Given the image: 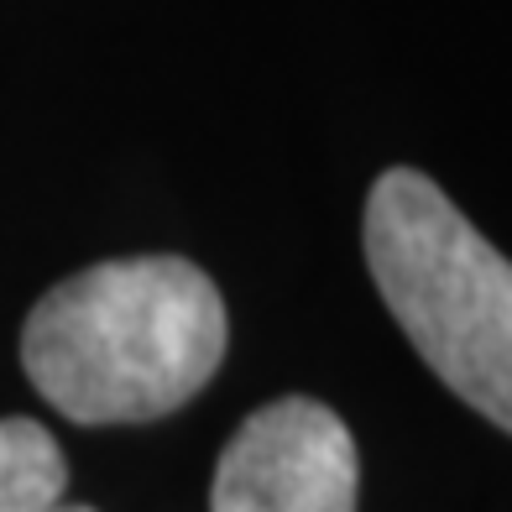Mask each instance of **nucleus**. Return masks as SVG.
Masks as SVG:
<instances>
[{
  "mask_svg": "<svg viewBox=\"0 0 512 512\" xmlns=\"http://www.w3.org/2000/svg\"><path fill=\"white\" fill-rule=\"evenodd\" d=\"M225 356V304L183 256H126L63 277L27 314L21 366L74 424H147L194 398Z\"/></svg>",
  "mask_w": 512,
  "mask_h": 512,
  "instance_id": "obj_1",
  "label": "nucleus"
},
{
  "mask_svg": "<svg viewBox=\"0 0 512 512\" xmlns=\"http://www.w3.org/2000/svg\"><path fill=\"white\" fill-rule=\"evenodd\" d=\"M366 267L413 351L512 434V262L434 178L392 168L366 199Z\"/></svg>",
  "mask_w": 512,
  "mask_h": 512,
  "instance_id": "obj_2",
  "label": "nucleus"
},
{
  "mask_svg": "<svg viewBox=\"0 0 512 512\" xmlns=\"http://www.w3.org/2000/svg\"><path fill=\"white\" fill-rule=\"evenodd\" d=\"M356 439L314 398L256 408L220 450L209 512H356Z\"/></svg>",
  "mask_w": 512,
  "mask_h": 512,
  "instance_id": "obj_3",
  "label": "nucleus"
},
{
  "mask_svg": "<svg viewBox=\"0 0 512 512\" xmlns=\"http://www.w3.org/2000/svg\"><path fill=\"white\" fill-rule=\"evenodd\" d=\"M68 465L58 439L32 418H0V512H95L63 502Z\"/></svg>",
  "mask_w": 512,
  "mask_h": 512,
  "instance_id": "obj_4",
  "label": "nucleus"
}]
</instances>
